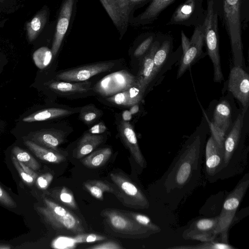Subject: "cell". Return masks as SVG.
<instances>
[{"instance_id": "6da1fadb", "label": "cell", "mask_w": 249, "mask_h": 249, "mask_svg": "<svg viewBox=\"0 0 249 249\" xmlns=\"http://www.w3.org/2000/svg\"><path fill=\"white\" fill-rule=\"evenodd\" d=\"M202 125V123L188 138L167 170L152 186L158 201L171 211L176 210L202 183L207 132Z\"/></svg>"}, {"instance_id": "7a4b0ae2", "label": "cell", "mask_w": 249, "mask_h": 249, "mask_svg": "<svg viewBox=\"0 0 249 249\" xmlns=\"http://www.w3.org/2000/svg\"><path fill=\"white\" fill-rule=\"evenodd\" d=\"M218 17L228 35L234 66L244 61L242 31L249 22V0H213Z\"/></svg>"}, {"instance_id": "3957f363", "label": "cell", "mask_w": 249, "mask_h": 249, "mask_svg": "<svg viewBox=\"0 0 249 249\" xmlns=\"http://www.w3.org/2000/svg\"><path fill=\"white\" fill-rule=\"evenodd\" d=\"M245 113L239 114L223 143V165L219 179H226L242 174L248 164L249 147L241 139Z\"/></svg>"}, {"instance_id": "277c9868", "label": "cell", "mask_w": 249, "mask_h": 249, "mask_svg": "<svg viewBox=\"0 0 249 249\" xmlns=\"http://www.w3.org/2000/svg\"><path fill=\"white\" fill-rule=\"evenodd\" d=\"M43 201L44 205L38 207L37 210L54 230L74 235L86 233L81 220L76 215L47 198Z\"/></svg>"}, {"instance_id": "5b68a950", "label": "cell", "mask_w": 249, "mask_h": 249, "mask_svg": "<svg viewBox=\"0 0 249 249\" xmlns=\"http://www.w3.org/2000/svg\"><path fill=\"white\" fill-rule=\"evenodd\" d=\"M100 215L104 218L108 232L123 238H146L154 233L142 227L123 211L116 209H104Z\"/></svg>"}, {"instance_id": "8992f818", "label": "cell", "mask_w": 249, "mask_h": 249, "mask_svg": "<svg viewBox=\"0 0 249 249\" xmlns=\"http://www.w3.org/2000/svg\"><path fill=\"white\" fill-rule=\"evenodd\" d=\"M249 186V173H247L226 197L221 212L218 215L216 229L217 235L220 236L221 241L227 242L229 230L234 222L237 209Z\"/></svg>"}, {"instance_id": "52a82bcc", "label": "cell", "mask_w": 249, "mask_h": 249, "mask_svg": "<svg viewBox=\"0 0 249 249\" xmlns=\"http://www.w3.org/2000/svg\"><path fill=\"white\" fill-rule=\"evenodd\" d=\"M218 17L213 0H207V8L202 23L204 42L213 66V80L220 82L224 79L219 51Z\"/></svg>"}, {"instance_id": "ba28073f", "label": "cell", "mask_w": 249, "mask_h": 249, "mask_svg": "<svg viewBox=\"0 0 249 249\" xmlns=\"http://www.w3.org/2000/svg\"><path fill=\"white\" fill-rule=\"evenodd\" d=\"M114 195L125 207L135 209H147L150 203L144 193L136 183L126 174L119 170L110 174Z\"/></svg>"}, {"instance_id": "9c48e42d", "label": "cell", "mask_w": 249, "mask_h": 249, "mask_svg": "<svg viewBox=\"0 0 249 249\" xmlns=\"http://www.w3.org/2000/svg\"><path fill=\"white\" fill-rule=\"evenodd\" d=\"M203 0H184L176 9L167 25H179L194 27L202 25L205 10Z\"/></svg>"}, {"instance_id": "30bf717a", "label": "cell", "mask_w": 249, "mask_h": 249, "mask_svg": "<svg viewBox=\"0 0 249 249\" xmlns=\"http://www.w3.org/2000/svg\"><path fill=\"white\" fill-rule=\"evenodd\" d=\"M136 81L135 76L122 70L104 77L94 86L93 89L103 97H110L135 85Z\"/></svg>"}, {"instance_id": "8fae6325", "label": "cell", "mask_w": 249, "mask_h": 249, "mask_svg": "<svg viewBox=\"0 0 249 249\" xmlns=\"http://www.w3.org/2000/svg\"><path fill=\"white\" fill-rule=\"evenodd\" d=\"M204 173L205 179L210 183L219 180L223 165V148L220 147L211 135L208 140L205 151Z\"/></svg>"}, {"instance_id": "7c38bea8", "label": "cell", "mask_w": 249, "mask_h": 249, "mask_svg": "<svg viewBox=\"0 0 249 249\" xmlns=\"http://www.w3.org/2000/svg\"><path fill=\"white\" fill-rule=\"evenodd\" d=\"M114 64L113 62H105L83 65L61 72L55 78L69 82L85 81L95 75L109 71Z\"/></svg>"}, {"instance_id": "4fadbf2b", "label": "cell", "mask_w": 249, "mask_h": 249, "mask_svg": "<svg viewBox=\"0 0 249 249\" xmlns=\"http://www.w3.org/2000/svg\"><path fill=\"white\" fill-rule=\"evenodd\" d=\"M218 216L211 218H200L194 221L182 233L185 239L205 242L215 240Z\"/></svg>"}, {"instance_id": "5bb4252c", "label": "cell", "mask_w": 249, "mask_h": 249, "mask_svg": "<svg viewBox=\"0 0 249 249\" xmlns=\"http://www.w3.org/2000/svg\"><path fill=\"white\" fill-rule=\"evenodd\" d=\"M228 89L241 103L245 113L249 103V76L241 67L234 66L231 70Z\"/></svg>"}, {"instance_id": "9a60e30c", "label": "cell", "mask_w": 249, "mask_h": 249, "mask_svg": "<svg viewBox=\"0 0 249 249\" xmlns=\"http://www.w3.org/2000/svg\"><path fill=\"white\" fill-rule=\"evenodd\" d=\"M204 43V34L202 24L195 27L190 40V47L184 54H182L178 71V78L181 76L202 54Z\"/></svg>"}, {"instance_id": "2e32d148", "label": "cell", "mask_w": 249, "mask_h": 249, "mask_svg": "<svg viewBox=\"0 0 249 249\" xmlns=\"http://www.w3.org/2000/svg\"><path fill=\"white\" fill-rule=\"evenodd\" d=\"M162 36L160 34H158L156 39L145 53L142 61L138 76L136 77V85L143 91H145L149 84L156 75L154 69V56L160 45Z\"/></svg>"}, {"instance_id": "e0dca14e", "label": "cell", "mask_w": 249, "mask_h": 249, "mask_svg": "<svg viewBox=\"0 0 249 249\" xmlns=\"http://www.w3.org/2000/svg\"><path fill=\"white\" fill-rule=\"evenodd\" d=\"M119 135L137 165L141 169L147 166L146 161L139 146L133 126L129 122L120 121L118 123Z\"/></svg>"}, {"instance_id": "ac0fdd59", "label": "cell", "mask_w": 249, "mask_h": 249, "mask_svg": "<svg viewBox=\"0 0 249 249\" xmlns=\"http://www.w3.org/2000/svg\"><path fill=\"white\" fill-rule=\"evenodd\" d=\"M74 0H65L61 7L52 47L53 56H55L61 46L68 30Z\"/></svg>"}, {"instance_id": "d6986e66", "label": "cell", "mask_w": 249, "mask_h": 249, "mask_svg": "<svg viewBox=\"0 0 249 249\" xmlns=\"http://www.w3.org/2000/svg\"><path fill=\"white\" fill-rule=\"evenodd\" d=\"M31 140L45 147L58 151V147L65 141V133L59 129H42L32 133Z\"/></svg>"}, {"instance_id": "ffe728a7", "label": "cell", "mask_w": 249, "mask_h": 249, "mask_svg": "<svg viewBox=\"0 0 249 249\" xmlns=\"http://www.w3.org/2000/svg\"><path fill=\"white\" fill-rule=\"evenodd\" d=\"M176 0H151L146 9L135 19L138 24H147L153 22L161 12Z\"/></svg>"}, {"instance_id": "44dd1931", "label": "cell", "mask_w": 249, "mask_h": 249, "mask_svg": "<svg viewBox=\"0 0 249 249\" xmlns=\"http://www.w3.org/2000/svg\"><path fill=\"white\" fill-rule=\"evenodd\" d=\"M144 92L135 84L124 91L108 97L107 100L117 105L132 106L139 103Z\"/></svg>"}, {"instance_id": "7402d4cb", "label": "cell", "mask_w": 249, "mask_h": 249, "mask_svg": "<svg viewBox=\"0 0 249 249\" xmlns=\"http://www.w3.org/2000/svg\"><path fill=\"white\" fill-rule=\"evenodd\" d=\"M25 145L39 159L52 163H59L64 161L66 156L58 151H55L33 142L27 140L24 142Z\"/></svg>"}, {"instance_id": "603a6c76", "label": "cell", "mask_w": 249, "mask_h": 249, "mask_svg": "<svg viewBox=\"0 0 249 249\" xmlns=\"http://www.w3.org/2000/svg\"><path fill=\"white\" fill-rule=\"evenodd\" d=\"M103 139L102 135L89 132L85 133L77 143L74 157L77 159H81L91 153L102 142Z\"/></svg>"}, {"instance_id": "cb8c5ba5", "label": "cell", "mask_w": 249, "mask_h": 249, "mask_svg": "<svg viewBox=\"0 0 249 249\" xmlns=\"http://www.w3.org/2000/svg\"><path fill=\"white\" fill-rule=\"evenodd\" d=\"M231 110L229 103L222 101L216 106L212 123L226 134L231 124Z\"/></svg>"}, {"instance_id": "d4e9b609", "label": "cell", "mask_w": 249, "mask_h": 249, "mask_svg": "<svg viewBox=\"0 0 249 249\" xmlns=\"http://www.w3.org/2000/svg\"><path fill=\"white\" fill-rule=\"evenodd\" d=\"M91 83L89 81L70 83L65 81H55L49 84V88L63 94H73L87 92L91 89Z\"/></svg>"}, {"instance_id": "484cf974", "label": "cell", "mask_w": 249, "mask_h": 249, "mask_svg": "<svg viewBox=\"0 0 249 249\" xmlns=\"http://www.w3.org/2000/svg\"><path fill=\"white\" fill-rule=\"evenodd\" d=\"M71 110L61 108H48L34 112L22 119L26 123L43 121L67 116L73 114Z\"/></svg>"}, {"instance_id": "4316f807", "label": "cell", "mask_w": 249, "mask_h": 249, "mask_svg": "<svg viewBox=\"0 0 249 249\" xmlns=\"http://www.w3.org/2000/svg\"><path fill=\"white\" fill-rule=\"evenodd\" d=\"M173 38L170 35L162 36L160 46L154 56V69L156 74L158 72L166 62L171 50Z\"/></svg>"}, {"instance_id": "83f0119b", "label": "cell", "mask_w": 249, "mask_h": 249, "mask_svg": "<svg viewBox=\"0 0 249 249\" xmlns=\"http://www.w3.org/2000/svg\"><path fill=\"white\" fill-rule=\"evenodd\" d=\"M112 154L110 148L106 147L97 150L82 159V163L89 168H97L105 164Z\"/></svg>"}, {"instance_id": "f1b7e54d", "label": "cell", "mask_w": 249, "mask_h": 249, "mask_svg": "<svg viewBox=\"0 0 249 249\" xmlns=\"http://www.w3.org/2000/svg\"><path fill=\"white\" fill-rule=\"evenodd\" d=\"M83 186L91 196L99 200H103L105 192L115 193L111 183L100 180H88L83 183Z\"/></svg>"}, {"instance_id": "f546056e", "label": "cell", "mask_w": 249, "mask_h": 249, "mask_svg": "<svg viewBox=\"0 0 249 249\" xmlns=\"http://www.w3.org/2000/svg\"><path fill=\"white\" fill-rule=\"evenodd\" d=\"M172 249H235V247L227 242L215 240L205 242L196 245L178 246L169 248Z\"/></svg>"}, {"instance_id": "4dcf8cb0", "label": "cell", "mask_w": 249, "mask_h": 249, "mask_svg": "<svg viewBox=\"0 0 249 249\" xmlns=\"http://www.w3.org/2000/svg\"><path fill=\"white\" fill-rule=\"evenodd\" d=\"M46 20L45 13H40L34 17L27 24V32L30 41H33L44 26Z\"/></svg>"}, {"instance_id": "1f68e13d", "label": "cell", "mask_w": 249, "mask_h": 249, "mask_svg": "<svg viewBox=\"0 0 249 249\" xmlns=\"http://www.w3.org/2000/svg\"><path fill=\"white\" fill-rule=\"evenodd\" d=\"M12 151L13 156L18 161L23 163L34 171L39 169L40 165L39 163L27 151L17 146H14Z\"/></svg>"}, {"instance_id": "d6a6232c", "label": "cell", "mask_w": 249, "mask_h": 249, "mask_svg": "<svg viewBox=\"0 0 249 249\" xmlns=\"http://www.w3.org/2000/svg\"><path fill=\"white\" fill-rule=\"evenodd\" d=\"M53 56L51 50L46 47H42L34 53L33 59L38 68L44 69L50 64Z\"/></svg>"}, {"instance_id": "836d02e7", "label": "cell", "mask_w": 249, "mask_h": 249, "mask_svg": "<svg viewBox=\"0 0 249 249\" xmlns=\"http://www.w3.org/2000/svg\"><path fill=\"white\" fill-rule=\"evenodd\" d=\"M12 161L22 180L28 184L34 183L37 177L34 170L18 161L14 156L12 157Z\"/></svg>"}, {"instance_id": "e575fe53", "label": "cell", "mask_w": 249, "mask_h": 249, "mask_svg": "<svg viewBox=\"0 0 249 249\" xmlns=\"http://www.w3.org/2000/svg\"><path fill=\"white\" fill-rule=\"evenodd\" d=\"M114 24L118 28L124 25L115 0H100Z\"/></svg>"}, {"instance_id": "d590c367", "label": "cell", "mask_w": 249, "mask_h": 249, "mask_svg": "<svg viewBox=\"0 0 249 249\" xmlns=\"http://www.w3.org/2000/svg\"><path fill=\"white\" fill-rule=\"evenodd\" d=\"M123 211L140 225L152 231L154 234L160 231V228L154 224L146 215L134 212Z\"/></svg>"}, {"instance_id": "8d00e7d4", "label": "cell", "mask_w": 249, "mask_h": 249, "mask_svg": "<svg viewBox=\"0 0 249 249\" xmlns=\"http://www.w3.org/2000/svg\"><path fill=\"white\" fill-rule=\"evenodd\" d=\"M102 114L101 110L93 105L90 104L81 109L79 118L84 123L89 124L95 122L102 116Z\"/></svg>"}, {"instance_id": "74e56055", "label": "cell", "mask_w": 249, "mask_h": 249, "mask_svg": "<svg viewBox=\"0 0 249 249\" xmlns=\"http://www.w3.org/2000/svg\"><path fill=\"white\" fill-rule=\"evenodd\" d=\"M57 198L62 203L73 210H77L78 206L71 191L65 187L58 192Z\"/></svg>"}, {"instance_id": "f35d334b", "label": "cell", "mask_w": 249, "mask_h": 249, "mask_svg": "<svg viewBox=\"0 0 249 249\" xmlns=\"http://www.w3.org/2000/svg\"><path fill=\"white\" fill-rule=\"evenodd\" d=\"M158 34L154 33L150 34L137 47L134 51V55L138 57L145 54L156 39Z\"/></svg>"}, {"instance_id": "ab89813d", "label": "cell", "mask_w": 249, "mask_h": 249, "mask_svg": "<svg viewBox=\"0 0 249 249\" xmlns=\"http://www.w3.org/2000/svg\"><path fill=\"white\" fill-rule=\"evenodd\" d=\"M106 239L105 236L101 235L86 233L75 235L73 238L74 243H90L95 241H103Z\"/></svg>"}, {"instance_id": "60d3db41", "label": "cell", "mask_w": 249, "mask_h": 249, "mask_svg": "<svg viewBox=\"0 0 249 249\" xmlns=\"http://www.w3.org/2000/svg\"><path fill=\"white\" fill-rule=\"evenodd\" d=\"M121 15L124 25H126L130 12L132 10L128 0H115Z\"/></svg>"}, {"instance_id": "b9f144b4", "label": "cell", "mask_w": 249, "mask_h": 249, "mask_svg": "<svg viewBox=\"0 0 249 249\" xmlns=\"http://www.w3.org/2000/svg\"><path fill=\"white\" fill-rule=\"evenodd\" d=\"M208 124L211 131L212 136L219 145L223 148V143L226 134L214 125L212 122H209Z\"/></svg>"}, {"instance_id": "7bdbcfd3", "label": "cell", "mask_w": 249, "mask_h": 249, "mask_svg": "<svg viewBox=\"0 0 249 249\" xmlns=\"http://www.w3.org/2000/svg\"><path fill=\"white\" fill-rule=\"evenodd\" d=\"M36 184L41 189H47L53 179V176L50 173H47L39 176L36 178Z\"/></svg>"}, {"instance_id": "ee69618b", "label": "cell", "mask_w": 249, "mask_h": 249, "mask_svg": "<svg viewBox=\"0 0 249 249\" xmlns=\"http://www.w3.org/2000/svg\"><path fill=\"white\" fill-rule=\"evenodd\" d=\"M0 203L10 208H15L17 206V204L13 198L0 186Z\"/></svg>"}, {"instance_id": "f6af8a7d", "label": "cell", "mask_w": 249, "mask_h": 249, "mask_svg": "<svg viewBox=\"0 0 249 249\" xmlns=\"http://www.w3.org/2000/svg\"><path fill=\"white\" fill-rule=\"evenodd\" d=\"M123 248L120 244L113 241H107L88 248L91 249H122Z\"/></svg>"}, {"instance_id": "bcb514c9", "label": "cell", "mask_w": 249, "mask_h": 249, "mask_svg": "<svg viewBox=\"0 0 249 249\" xmlns=\"http://www.w3.org/2000/svg\"><path fill=\"white\" fill-rule=\"evenodd\" d=\"M107 130V127L104 122H101L89 130V132L94 134H100L104 133Z\"/></svg>"}, {"instance_id": "7dc6e473", "label": "cell", "mask_w": 249, "mask_h": 249, "mask_svg": "<svg viewBox=\"0 0 249 249\" xmlns=\"http://www.w3.org/2000/svg\"><path fill=\"white\" fill-rule=\"evenodd\" d=\"M181 48L182 54H184L190 46V40L187 37L183 31L181 32Z\"/></svg>"}, {"instance_id": "c3c4849f", "label": "cell", "mask_w": 249, "mask_h": 249, "mask_svg": "<svg viewBox=\"0 0 249 249\" xmlns=\"http://www.w3.org/2000/svg\"><path fill=\"white\" fill-rule=\"evenodd\" d=\"M129 4L131 8L138 4H144L145 2H147V0H128Z\"/></svg>"}, {"instance_id": "681fc988", "label": "cell", "mask_w": 249, "mask_h": 249, "mask_svg": "<svg viewBox=\"0 0 249 249\" xmlns=\"http://www.w3.org/2000/svg\"><path fill=\"white\" fill-rule=\"evenodd\" d=\"M123 120L128 122L132 118V114L128 110H124L122 114Z\"/></svg>"}, {"instance_id": "f907efd6", "label": "cell", "mask_w": 249, "mask_h": 249, "mask_svg": "<svg viewBox=\"0 0 249 249\" xmlns=\"http://www.w3.org/2000/svg\"><path fill=\"white\" fill-rule=\"evenodd\" d=\"M139 106L137 104H135L131 106L129 111L131 113V114L133 115L137 113L139 111Z\"/></svg>"}, {"instance_id": "816d5d0a", "label": "cell", "mask_w": 249, "mask_h": 249, "mask_svg": "<svg viewBox=\"0 0 249 249\" xmlns=\"http://www.w3.org/2000/svg\"><path fill=\"white\" fill-rule=\"evenodd\" d=\"M11 247L7 245H0V249H10Z\"/></svg>"}, {"instance_id": "f5cc1de1", "label": "cell", "mask_w": 249, "mask_h": 249, "mask_svg": "<svg viewBox=\"0 0 249 249\" xmlns=\"http://www.w3.org/2000/svg\"><path fill=\"white\" fill-rule=\"evenodd\" d=\"M148 0V1H150L151 0Z\"/></svg>"}]
</instances>
